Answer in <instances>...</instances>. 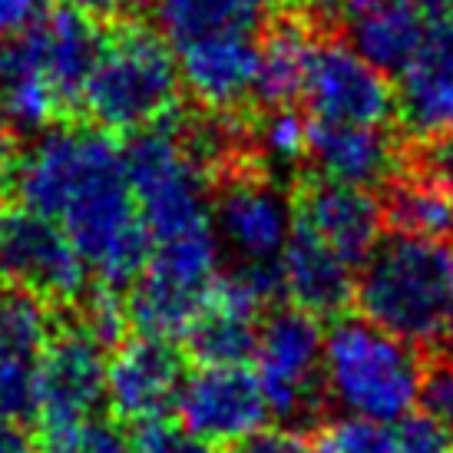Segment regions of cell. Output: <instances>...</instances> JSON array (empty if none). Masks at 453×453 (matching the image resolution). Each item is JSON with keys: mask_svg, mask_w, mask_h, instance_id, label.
Returning <instances> with one entry per match:
<instances>
[{"mask_svg": "<svg viewBox=\"0 0 453 453\" xmlns=\"http://www.w3.org/2000/svg\"><path fill=\"white\" fill-rule=\"evenodd\" d=\"M66 4L100 20V17H113V13H119L129 4V0H66Z\"/></svg>", "mask_w": 453, "mask_h": 453, "instance_id": "cell-33", "label": "cell"}, {"mask_svg": "<svg viewBox=\"0 0 453 453\" xmlns=\"http://www.w3.org/2000/svg\"><path fill=\"white\" fill-rule=\"evenodd\" d=\"M397 116L414 136H453V27H434L397 73Z\"/></svg>", "mask_w": 453, "mask_h": 453, "instance_id": "cell-19", "label": "cell"}, {"mask_svg": "<svg viewBox=\"0 0 453 453\" xmlns=\"http://www.w3.org/2000/svg\"><path fill=\"white\" fill-rule=\"evenodd\" d=\"M186 380V365L173 338L136 331L123 338L110 354L106 401L129 424H150L176 407L179 388Z\"/></svg>", "mask_w": 453, "mask_h": 453, "instance_id": "cell-12", "label": "cell"}, {"mask_svg": "<svg viewBox=\"0 0 453 453\" xmlns=\"http://www.w3.org/2000/svg\"><path fill=\"white\" fill-rule=\"evenodd\" d=\"M380 222L384 209L371 189L315 179L304 182L295 196V226L311 232L357 268L380 242Z\"/></svg>", "mask_w": 453, "mask_h": 453, "instance_id": "cell-16", "label": "cell"}, {"mask_svg": "<svg viewBox=\"0 0 453 453\" xmlns=\"http://www.w3.org/2000/svg\"><path fill=\"white\" fill-rule=\"evenodd\" d=\"M11 156H13V136L4 127H0V189H4V176H7ZM0 199H4V196H0Z\"/></svg>", "mask_w": 453, "mask_h": 453, "instance_id": "cell-35", "label": "cell"}, {"mask_svg": "<svg viewBox=\"0 0 453 453\" xmlns=\"http://www.w3.org/2000/svg\"><path fill=\"white\" fill-rule=\"evenodd\" d=\"M384 219L397 232L427 235V239H453V189L441 179L414 169L411 176L390 182Z\"/></svg>", "mask_w": 453, "mask_h": 453, "instance_id": "cell-24", "label": "cell"}, {"mask_svg": "<svg viewBox=\"0 0 453 453\" xmlns=\"http://www.w3.org/2000/svg\"><path fill=\"white\" fill-rule=\"evenodd\" d=\"M275 0H159L156 20L173 47L212 34H258Z\"/></svg>", "mask_w": 453, "mask_h": 453, "instance_id": "cell-23", "label": "cell"}, {"mask_svg": "<svg viewBox=\"0 0 453 453\" xmlns=\"http://www.w3.org/2000/svg\"><path fill=\"white\" fill-rule=\"evenodd\" d=\"M50 304L0 281V414L34 420L40 361L53 334Z\"/></svg>", "mask_w": 453, "mask_h": 453, "instance_id": "cell-13", "label": "cell"}, {"mask_svg": "<svg viewBox=\"0 0 453 453\" xmlns=\"http://www.w3.org/2000/svg\"><path fill=\"white\" fill-rule=\"evenodd\" d=\"M354 278L357 265L295 226L278 262V291L288 295L295 308H304L318 318L338 315L354 298Z\"/></svg>", "mask_w": 453, "mask_h": 453, "instance_id": "cell-20", "label": "cell"}, {"mask_svg": "<svg viewBox=\"0 0 453 453\" xmlns=\"http://www.w3.org/2000/svg\"><path fill=\"white\" fill-rule=\"evenodd\" d=\"M308 163L321 179L357 189H378L397 179V139L390 127L315 123L308 119Z\"/></svg>", "mask_w": 453, "mask_h": 453, "instance_id": "cell-18", "label": "cell"}, {"mask_svg": "<svg viewBox=\"0 0 453 453\" xmlns=\"http://www.w3.org/2000/svg\"><path fill=\"white\" fill-rule=\"evenodd\" d=\"M43 447L60 453H136V443L127 430L113 420H100V417H93L89 424L73 430L64 441L43 443Z\"/></svg>", "mask_w": 453, "mask_h": 453, "instance_id": "cell-27", "label": "cell"}, {"mask_svg": "<svg viewBox=\"0 0 453 453\" xmlns=\"http://www.w3.org/2000/svg\"><path fill=\"white\" fill-rule=\"evenodd\" d=\"M0 196L64 228L103 288H127L150 258L127 150L100 127H50L13 146Z\"/></svg>", "mask_w": 453, "mask_h": 453, "instance_id": "cell-1", "label": "cell"}, {"mask_svg": "<svg viewBox=\"0 0 453 453\" xmlns=\"http://www.w3.org/2000/svg\"><path fill=\"white\" fill-rule=\"evenodd\" d=\"M424 403H427V414L437 420V427H441L443 434H447V441L453 443V357L441 361V367L427 374Z\"/></svg>", "mask_w": 453, "mask_h": 453, "instance_id": "cell-30", "label": "cell"}, {"mask_svg": "<svg viewBox=\"0 0 453 453\" xmlns=\"http://www.w3.org/2000/svg\"><path fill=\"white\" fill-rule=\"evenodd\" d=\"M304 116L315 123L390 127L397 89L384 70L365 60L348 40H318L302 87Z\"/></svg>", "mask_w": 453, "mask_h": 453, "instance_id": "cell-9", "label": "cell"}, {"mask_svg": "<svg viewBox=\"0 0 453 453\" xmlns=\"http://www.w3.org/2000/svg\"><path fill=\"white\" fill-rule=\"evenodd\" d=\"M327 20L348 34V43L365 60L401 73L430 37V17L411 0H311Z\"/></svg>", "mask_w": 453, "mask_h": 453, "instance_id": "cell-14", "label": "cell"}, {"mask_svg": "<svg viewBox=\"0 0 453 453\" xmlns=\"http://www.w3.org/2000/svg\"><path fill=\"white\" fill-rule=\"evenodd\" d=\"M390 453H453V443L430 414H411L390 427Z\"/></svg>", "mask_w": 453, "mask_h": 453, "instance_id": "cell-29", "label": "cell"}, {"mask_svg": "<svg viewBox=\"0 0 453 453\" xmlns=\"http://www.w3.org/2000/svg\"><path fill=\"white\" fill-rule=\"evenodd\" d=\"M249 136L268 165L291 169L308 159V116L295 106H268Z\"/></svg>", "mask_w": 453, "mask_h": 453, "instance_id": "cell-25", "label": "cell"}, {"mask_svg": "<svg viewBox=\"0 0 453 453\" xmlns=\"http://www.w3.org/2000/svg\"><path fill=\"white\" fill-rule=\"evenodd\" d=\"M66 116L24 30L0 40V127L17 139H34Z\"/></svg>", "mask_w": 453, "mask_h": 453, "instance_id": "cell-21", "label": "cell"}, {"mask_svg": "<svg viewBox=\"0 0 453 453\" xmlns=\"http://www.w3.org/2000/svg\"><path fill=\"white\" fill-rule=\"evenodd\" d=\"M127 165L150 245L215 228V165L196 146L192 129L176 119L142 129L129 142Z\"/></svg>", "mask_w": 453, "mask_h": 453, "instance_id": "cell-5", "label": "cell"}, {"mask_svg": "<svg viewBox=\"0 0 453 453\" xmlns=\"http://www.w3.org/2000/svg\"><path fill=\"white\" fill-rule=\"evenodd\" d=\"M354 304L417 351L453 348V242L397 228L380 235L357 268Z\"/></svg>", "mask_w": 453, "mask_h": 453, "instance_id": "cell-2", "label": "cell"}, {"mask_svg": "<svg viewBox=\"0 0 453 453\" xmlns=\"http://www.w3.org/2000/svg\"><path fill=\"white\" fill-rule=\"evenodd\" d=\"M43 11V0H0V40L27 30Z\"/></svg>", "mask_w": 453, "mask_h": 453, "instance_id": "cell-32", "label": "cell"}, {"mask_svg": "<svg viewBox=\"0 0 453 453\" xmlns=\"http://www.w3.org/2000/svg\"><path fill=\"white\" fill-rule=\"evenodd\" d=\"M232 453H321L315 441H308L302 430L291 427H265L262 434L249 437L245 443L232 447Z\"/></svg>", "mask_w": 453, "mask_h": 453, "instance_id": "cell-31", "label": "cell"}, {"mask_svg": "<svg viewBox=\"0 0 453 453\" xmlns=\"http://www.w3.org/2000/svg\"><path fill=\"white\" fill-rule=\"evenodd\" d=\"M176 420L212 447H239L272 420L252 367L199 365L186 374L176 397Z\"/></svg>", "mask_w": 453, "mask_h": 453, "instance_id": "cell-11", "label": "cell"}, {"mask_svg": "<svg viewBox=\"0 0 453 453\" xmlns=\"http://www.w3.org/2000/svg\"><path fill=\"white\" fill-rule=\"evenodd\" d=\"M325 401L344 417L394 427L417 411L427 390L424 351L361 315H338L325 331Z\"/></svg>", "mask_w": 453, "mask_h": 453, "instance_id": "cell-3", "label": "cell"}, {"mask_svg": "<svg viewBox=\"0 0 453 453\" xmlns=\"http://www.w3.org/2000/svg\"><path fill=\"white\" fill-rule=\"evenodd\" d=\"M24 34L37 53L43 73L50 76L57 96L64 100L66 113L83 110V93L106 37L96 17L76 11L70 4H57L40 13Z\"/></svg>", "mask_w": 453, "mask_h": 453, "instance_id": "cell-17", "label": "cell"}, {"mask_svg": "<svg viewBox=\"0 0 453 453\" xmlns=\"http://www.w3.org/2000/svg\"><path fill=\"white\" fill-rule=\"evenodd\" d=\"M325 327L304 308H275L262 318L252 351V371L268 401L272 417L304 424L325 401Z\"/></svg>", "mask_w": 453, "mask_h": 453, "instance_id": "cell-6", "label": "cell"}, {"mask_svg": "<svg viewBox=\"0 0 453 453\" xmlns=\"http://www.w3.org/2000/svg\"><path fill=\"white\" fill-rule=\"evenodd\" d=\"M182 93L176 47L156 27L123 20L106 30L89 73L83 110L106 133H129L169 119Z\"/></svg>", "mask_w": 453, "mask_h": 453, "instance_id": "cell-4", "label": "cell"}, {"mask_svg": "<svg viewBox=\"0 0 453 453\" xmlns=\"http://www.w3.org/2000/svg\"><path fill=\"white\" fill-rule=\"evenodd\" d=\"M182 89L209 113H232L255 103L258 34H212L176 47Z\"/></svg>", "mask_w": 453, "mask_h": 453, "instance_id": "cell-15", "label": "cell"}, {"mask_svg": "<svg viewBox=\"0 0 453 453\" xmlns=\"http://www.w3.org/2000/svg\"><path fill=\"white\" fill-rule=\"evenodd\" d=\"M133 443H136V453H215L212 443L199 441L179 420L173 424L165 417L139 424V430L133 434Z\"/></svg>", "mask_w": 453, "mask_h": 453, "instance_id": "cell-28", "label": "cell"}, {"mask_svg": "<svg viewBox=\"0 0 453 453\" xmlns=\"http://www.w3.org/2000/svg\"><path fill=\"white\" fill-rule=\"evenodd\" d=\"M450 17H453V11H450Z\"/></svg>", "mask_w": 453, "mask_h": 453, "instance_id": "cell-37", "label": "cell"}, {"mask_svg": "<svg viewBox=\"0 0 453 453\" xmlns=\"http://www.w3.org/2000/svg\"><path fill=\"white\" fill-rule=\"evenodd\" d=\"M110 348L80 318L53 327L37 374V414L43 443L64 441L89 424L106 401Z\"/></svg>", "mask_w": 453, "mask_h": 453, "instance_id": "cell-7", "label": "cell"}, {"mask_svg": "<svg viewBox=\"0 0 453 453\" xmlns=\"http://www.w3.org/2000/svg\"><path fill=\"white\" fill-rule=\"evenodd\" d=\"M4 219H7V212H4V205H0V235H4Z\"/></svg>", "mask_w": 453, "mask_h": 453, "instance_id": "cell-36", "label": "cell"}, {"mask_svg": "<svg viewBox=\"0 0 453 453\" xmlns=\"http://www.w3.org/2000/svg\"><path fill=\"white\" fill-rule=\"evenodd\" d=\"M315 43L318 37L302 20H278L265 37H258L255 103H262V110L291 106L295 100H302V87Z\"/></svg>", "mask_w": 453, "mask_h": 453, "instance_id": "cell-22", "label": "cell"}, {"mask_svg": "<svg viewBox=\"0 0 453 453\" xmlns=\"http://www.w3.org/2000/svg\"><path fill=\"white\" fill-rule=\"evenodd\" d=\"M417 11H424L434 20V17H450L453 11V0H411Z\"/></svg>", "mask_w": 453, "mask_h": 453, "instance_id": "cell-34", "label": "cell"}, {"mask_svg": "<svg viewBox=\"0 0 453 453\" xmlns=\"http://www.w3.org/2000/svg\"><path fill=\"white\" fill-rule=\"evenodd\" d=\"M89 268L64 228L37 212H7L0 235V281L47 304H76L87 295Z\"/></svg>", "mask_w": 453, "mask_h": 453, "instance_id": "cell-10", "label": "cell"}, {"mask_svg": "<svg viewBox=\"0 0 453 453\" xmlns=\"http://www.w3.org/2000/svg\"><path fill=\"white\" fill-rule=\"evenodd\" d=\"M315 443L321 453H390V427L341 414L325 424Z\"/></svg>", "mask_w": 453, "mask_h": 453, "instance_id": "cell-26", "label": "cell"}, {"mask_svg": "<svg viewBox=\"0 0 453 453\" xmlns=\"http://www.w3.org/2000/svg\"><path fill=\"white\" fill-rule=\"evenodd\" d=\"M215 235L235 272L278 275V262L295 232V199L272 176L242 169L215 189Z\"/></svg>", "mask_w": 453, "mask_h": 453, "instance_id": "cell-8", "label": "cell"}]
</instances>
